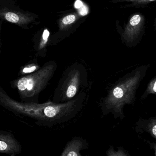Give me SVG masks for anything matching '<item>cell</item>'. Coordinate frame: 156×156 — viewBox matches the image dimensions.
<instances>
[{"label": "cell", "mask_w": 156, "mask_h": 156, "mask_svg": "<svg viewBox=\"0 0 156 156\" xmlns=\"http://www.w3.org/2000/svg\"><path fill=\"white\" fill-rule=\"evenodd\" d=\"M86 95L84 91L64 103H23L13 99L1 88L0 105L13 113L34 119L38 125L50 127L67 122L77 115L84 105Z\"/></svg>", "instance_id": "1"}, {"label": "cell", "mask_w": 156, "mask_h": 156, "mask_svg": "<svg viewBox=\"0 0 156 156\" xmlns=\"http://www.w3.org/2000/svg\"><path fill=\"white\" fill-rule=\"evenodd\" d=\"M5 17L8 22L12 23H16L19 21V17L18 16L13 12H8L7 13Z\"/></svg>", "instance_id": "9"}, {"label": "cell", "mask_w": 156, "mask_h": 156, "mask_svg": "<svg viewBox=\"0 0 156 156\" xmlns=\"http://www.w3.org/2000/svg\"><path fill=\"white\" fill-rule=\"evenodd\" d=\"M79 12L80 14L82 15V16L86 15L88 13V8L85 5H83L82 7L79 8Z\"/></svg>", "instance_id": "11"}, {"label": "cell", "mask_w": 156, "mask_h": 156, "mask_svg": "<svg viewBox=\"0 0 156 156\" xmlns=\"http://www.w3.org/2000/svg\"><path fill=\"white\" fill-rule=\"evenodd\" d=\"M88 86V73L82 64H73L64 73L55 89L52 102H68L83 93Z\"/></svg>", "instance_id": "3"}, {"label": "cell", "mask_w": 156, "mask_h": 156, "mask_svg": "<svg viewBox=\"0 0 156 156\" xmlns=\"http://www.w3.org/2000/svg\"><path fill=\"white\" fill-rule=\"evenodd\" d=\"M75 17L73 15H68L65 17L62 20V22L65 25H69L73 23L75 21Z\"/></svg>", "instance_id": "10"}, {"label": "cell", "mask_w": 156, "mask_h": 156, "mask_svg": "<svg viewBox=\"0 0 156 156\" xmlns=\"http://www.w3.org/2000/svg\"><path fill=\"white\" fill-rule=\"evenodd\" d=\"M57 68L56 62L50 60L36 72L12 81L11 86L17 90L21 102L38 103L40 92L46 87Z\"/></svg>", "instance_id": "2"}, {"label": "cell", "mask_w": 156, "mask_h": 156, "mask_svg": "<svg viewBox=\"0 0 156 156\" xmlns=\"http://www.w3.org/2000/svg\"><path fill=\"white\" fill-rule=\"evenodd\" d=\"M152 90V91H153V92H156V80L155 81V82H154V84H153Z\"/></svg>", "instance_id": "15"}, {"label": "cell", "mask_w": 156, "mask_h": 156, "mask_svg": "<svg viewBox=\"0 0 156 156\" xmlns=\"http://www.w3.org/2000/svg\"><path fill=\"white\" fill-rule=\"evenodd\" d=\"M89 146L86 139L80 137H73L67 143L60 156H83L80 151L87 149Z\"/></svg>", "instance_id": "6"}, {"label": "cell", "mask_w": 156, "mask_h": 156, "mask_svg": "<svg viewBox=\"0 0 156 156\" xmlns=\"http://www.w3.org/2000/svg\"><path fill=\"white\" fill-rule=\"evenodd\" d=\"M109 156H125L122 154V153H119V152H117V153L114 154L113 152H110L109 153Z\"/></svg>", "instance_id": "13"}, {"label": "cell", "mask_w": 156, "mask_h": 156, "mask_svg": "<svg viewBox=\"0 0 156 156\" xmlns=\"http://www.w3.org/2000/svg\"><path fill=\"white\" fill-rule=\"evenodd\" d=\"M143 18L141 15H134L126 27L124 37L129 41H133L137 37L142 27Z\"/></svg>", "instance_id": "7"}, {"label": "cell", "mask_w": 156, "mask_h": 156, "mask_svg": "<svg viewBox=\"0 0 156 156\" xmlns=\"http://www.w3.org/2000/svg\"><path fill=\"white\" fill-rule=\"evenodd\" d=\"M152 132L153 135H155L156 136V124L153 126L152 128Z\"/></svg>", "instance_id": "14"}, {"label": "cell", "mask_w": 156, "mask_h": 156, "mask_svg": "<svg viewBox=\"0 0 156 156\" xmlns=\"http://www.w3.org/2000/svg\"><path fill=\"white\" fill-rule=\"evenodd\" d=\"M22 146L12 134L1 131L0 132V152L10 156L21 153Z\"/></svg>", "instance_id": "5"}, {"label": "cell", "mask_w": 156, "mask_h": 156, "mask_svg": "<svg viewBox=\"0 0 156 156\" xmlns=\"http://www.w3.org/2000/svg\"><path fill=\"white\" fill-rule=\"evenodd\" d=\"M147 1H155V0H147Z\"/></svg>", "instance_id": "16"}, {"label": "cell", "mask_w": 156, "mask_h": 156, "mask_svg": "<svg viewBox=\"0 0 156 156\" xmlns=\"http://www.w3.org/2000/svg\"><path fill=\"white\" fill-rule=\"evenodd\" d=\"M41 67L38 65L37 62H33L32 63L28 64L22 68L19 72V74L22 76L31 74L36 72Z\"/></svg>", "instance_id": "8"}, {"label": "cell", "mask_w": 156, "mask_h": 156, "mask_svg": "<svg viewBox=\"0 0 156 156\" xmlns=\"http://www.w3.org/2000/svg\"><path fill=\"white\" fill-rule=\"evenodd\" d=\"M139 79L140 77L136 75L116 86L104 100L105 107L107 109L114 108L126 102V100L133 94L137 86Z\"/></svg>", "instance_id": "4"}, {"label": "cell", "mask_w": 156, "mask_h": 156, "mask_svg": "<svg viewBox=\"0 0 156 156\" xmlns=\"http://www.w3.org/2000/svg\"><path fill=\"white\" fill-rule=\"evenodd\" d=\"M83 3L80 0H77L75 3V7L77 9H79L83 6Z\"/></svg>", "instance_id": "12"}]
</instances>
